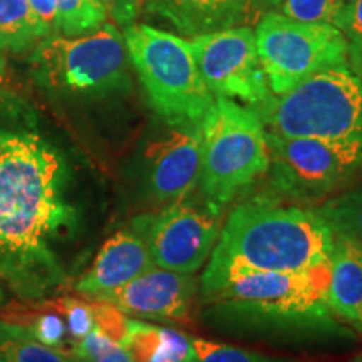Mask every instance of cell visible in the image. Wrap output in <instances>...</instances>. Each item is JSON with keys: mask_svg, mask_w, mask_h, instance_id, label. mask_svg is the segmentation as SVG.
Segmentation results:
<instances>
[{"mask_svg": "<svg viewBox=\"0 0 362 362\" xmlns=\"http://www.w3.org/2000/svg\"><path fill=\"white\" fill-rule=\"evenodd\" d=\"M61 151L33 129L0 128V282L45 298L64 280L57 245L78 225Z\"/></svg>", "mask_w": 362, "mask_h": 362, "instance_id": "obj_1", "label": "cell"}, {"mask_svg": "<svg viewBox=\"0 0 362 362\" xmlns=\"http://www.w3.org/2000/svg\"><path fill=\"white\" fill-rule=\"evenodd\" d=\"M334 232L315 210L269 198L240 203L221 226L202 277L203 297L230 280L297 272L330 260Z\"/></svg>", "mask_w": 362, "mask_h": 362, "instance_id": "obj_2", "label": "cell"}, {"mask_svg": "<svg viewBox=\"0 0 362 362\" xmlns=\"http://www.w3.org/2000/svg\"><path fill=\"white\" fill-rule=\"evenodd\" d=\"M267 133L317 138L362 149V79L349 66L327 67L253 106Z\"/></svg>", "mask_w": 362, "mask_h": 362, "instance_id": "obj_3", "label": "cell"}, {"mask_svg": "<svg viewBox=\"0 0 362 362\" xmlns=\"http://www.w3.org/2000/svg\"><path fill=\"white\" fill-rule=\"evenodd\" d=\"M123 37L156 115L173 128L200 124L215 96L202 78L189 40L136 22L124 27Z\"/></svg>", "mask_w": 362, "mask_h": 362, "instance_id": "obj_4", "label": "cell"}, {"mask_svg": "<svg viewBox=\"0 0 362 362\" xmlns=\"http://www.w3.org/2000/svg\"><path fill=\"white\" fill-rule=\"evenodd\" d=\"M200 133L198 187L206 202L223 208L240 192L269 173L267 131L253 107L216 96L203 116Z\"/></svg>", "mask_w": 362, "mask_h": 362, "instance_id": "obj_5", "label": "cell"}, {"mask_svg": "<svg viewBox=\"0 0 362 362\" xmlns=\"http://www.w3.org/2000/svg\"><path fill=\"white\" fill-rule=\"evenodd\" d=\"M330 260L297 272H267L230 280L210 296L216 309L255 324L327 325Z\"/></svg>", "mask_w": 362, "mask_h": 362, "instance_id": "obj_6", "label": "cell"}, {"mask_svg": "<svg viewBox=\"0 0 362 362\" xmlns=\"http://www.w3.org/2000/svg\"><path fill=\"white\" fill-rule=\"evenodd\" d=\"M34 72L45 88L76 96H106L131 88L123 33L112 22L94 33L56 34L34 47Z\"/></svg>", "mask_w": 362, "mask_h": 362, "instance_id": "obj_7", "label": "cell"}, {"mask_svg": "<svg viewBox=\"0 0 362 362\" xmlns=\"http://www.w3.org/2000/svg\"><path fill=\"white\" fill-rule=\"evenodd\" d=\"M253 33L262 69L275 96L327 67L349 66L347 40L337 27L307 24L269 12Z\"/></svg>", "mask_w": 362, "mask_h": 362, "instance_id": "obj_8", "label": "cell"}, {"mask_svg": "<svg viewBox=\"0 0 362 362\" xmlns=\"http://www.w3.org/2000/svg\"><path fill=\"white\" fill-rule=\"evenodd\" d=\"M272 183L285 197L315 202L362 171V149L317 138L267 133Z\"/></svg>", "mask_w": 362, "mask_h": 362, "instance_id": "obj_9", "label": "cell"}, {"mask_svg": "<svg viewBox=\"0 0 362 362\" xmlns=\"http://www.w3.org/2000/svg\"><path fill=\"white\" fill-rule=\"evenodd\" d=\"M220 216L221 208L205 198L197 203L185 197L134 218L133 232L144 240L156 267L193 275L218 242Z\"/></svg>", "mask_w": 362, "mask_h": 362, "instance_id": "obj_10", "label": "cell"}, {"mask_svg": "<svg viewBox=\"0 0 362 362\" xmlns=\"http://www.w3.org/2000/svg\"><path fill=\"white\" fill-rule=\"evenodd\" d=\"M189 45L206 88L216 98L259 106L272 96L250 27L194 35Z\"/></svg>", "mask_w": 362, "mask_h": 362, "instance_id": "obj_11", "label": "cell"}, {"mask_svg": "<svg viewBox=\"0 0 362 362\" xmlns=\"http://www.w3.org/2000/svg\"><path fill=\"white\" fill-rule=\"evenodd\" d=\"M194 293L197 280L192 274L153 267L129 284L104 293L96 300L110 302L126 315L139 319L188 324Z\"/></svg>", "mask_w": 362, "mask_h": 362, "instance_id": "obj_12", "label": "cell"}, {"mask_svg": "<svg viewBox=\"0 0 362 362\" xmlns=\"http://www.w3.org/2000/svg\"><path fill=\"white\" fill-rule=\"evenodd\" d=\"M202 173L200 124L178 126L148 151V185L153 198L171 203L189 197Z\"/></svg>", "mask_w": 362, "mask_h": 362, "instance_id": "obj_13", "label": "cell"}, {"mask_svg": "<svg viewBox=\"0 0 362 362\" xmlns=\"http://www.w3.org/2000/svg\"><path fill=\"white\" fill-rule=\"evenodd\" d=\"M153 267L156 265L144 240L136 232L123 230L104 242L93 265L74 284V291L84 298L96 300L104 293L129 284Z\"/></svg>", "mask_w": 362, "mask_h": 362, "instance_id": "obj_14", "label": "cell"}, {"mask_svg": "<svg viewBox=\"0 0 362 362\" xmlns=\"http://www.w3.org/2000/svg\"><path fill=\"white\" fill-rule=\"evenodd\" d=\"M250 0H143V8L187 37L237 27Z\"/></svg>", "mask_w": 362, "mask_h": 362, "instance_id": "obj_15", "label": "cell"}, {"mask_svg": "<svg viewBox=\"0 0 362 362\" xmlns=\"http://www.w3.org/2000/svg\"><path fill=\"white\" fill-rule=\"evenodd\" d=\"M330 312L362 332V242L334 235L327 291Z\"/></svg>", "mask_w": 362, "mask_h": 362, "instance_id": "obj_16", "label": "cell"}, {"mask_svg": "<svg viewBox=\"0 0 362 362\" xmlns=\"http://www.w3.org/2000/svg\"><path fill=\"white\" fill-rule=\"evenodd\" d=\"M123 347L133 362H194L192 337L143 320L129 319Z\"/></svg>", "mask_w": 362, "mask_h": 362, "instance_id": "obj_17", "label": "cell"}, {"mask_svg": "<svg viewBox=\"0 0 362 362\" xmlns=\"http://www.w3.org/2000/svg\"><path fill=\"white\" fill-rule=\"evenodd\" d=\"M0 320L19 325L37 339L39 342L56 349H66V342H71L67 336V325L57 298H19L7 305H0Z\"/></svg>", "mask_w": 362, "mask_h": 362, "instance_id": "obj_18", "label": "cell"}, {"mask_svg": "<svg viewBox=\"0 0 362 362\" xmlns=\"http://www.w3.org/2000/svg\"><path fill=\"white\" fill-rule=\"evenodd\" d=\"M0 362H81L69 351L39 342L25 329L0 320Z\"/></svg>", "mask_w": 362, "mask_h": 362, "instance_id": "obj_19", "label": "cell"}, {"mask_svg": "<svg viewBox=\"0 0 362 362\" xmlns=\"http://www.w3.org/2000/svg\"><path fill=\"white\" fill-rule=\"evenodd\" d=\"M42 40L27 0H0V51L25 52Z\"/></svg>", "mask_w": 362, "mask_h": 362, "instance_id": "obj_20", "label": "cell"}, {"mask_svg": "<svg viewBox=\"0 0 362 362\" xmlns=\"http://www.w3.org/2000/svg\"><path fill=\"white\" fill-rule=\"evenodd\" d=\"M315 211L334 235H346L362 242V185L330 198Z\"/></svg>", "mask_w": 362, "mask_h": 362, "instance_id": "obj_21", "label": "cell"}, {"mask_svg": "<svg viewBox=\"0 0 362 362\" xmlns=\"http://www.w3.org/2000/svg\"><path fill=\"white\" fill-rule=\"evenodd\" d=\"M274 11L288 19L341 27L352 0H270Z\"/></svg>", "mask_w": 362, "mask_h": 362, "instance_id": "obj_22", "label": "cell"}, {"mask_svg": "<svg viewBox=\"0 0 362 362\" xmlns=\"http://www.w3.org/2000/svg\"><path fill=\"white\" fill-rule=\"evenodd\" d=\"M59 34L78 37L94 33L107 22L96 0H56Z\"/></svg>", "mask_w": 362, "mask_h": 362, "instance_id": "obj_23", "label": "cell"}, {"mask_svg": "<svg viewBox=\"0 0 362 362\" xmlns=\"http://www.w3.org/2000/svg\"><path fill=\"white\" fill-rule=\"evenodd\" d=\"M194 362H279L259 352H252L228 344L206 341V339H192Z\"/></svg>", "mask_w": 362, "mask_h": 362, "instance_id": "obj_24", "label": "cell"}, {"mask_svg": "<svg viewBox=\"0 0 362 362\" xmlns=\"http://www.w3.org/2000/svg\"><path fill=\"white\" fill-rule=\"evenodd\" d=\"M57 304L66 320L67 332H69L72 342L81 341L94 329L93 307L88 298L57 297Z\"/></svg>", "mask_w": 362, "mask_h": 362, "instance_id": "obj_25", "label": "cell"}, {"mask_svg": "<svg viewBox=\"0 0 362 362\" xmlns=\"http://www.w3.org/2000/svg\"><path fill=\"white\" fill-rule=\"evenodd\" d=\"M89 300V298H88ZM93 307L94 329L99 330L103 336L111 339L112 342L123 346L126 334H128L129 319L123 310L106 300H89Z\"/></svg>", "mask_w": 362, "mask_h": 362, "instance_id": "obj_26", "label": "cell"}, {"mask_svg": "<svg viewBox=\"0 0 362 362\" xmlns=\"http://www.w3.org/2000/svg\"><path fill=\"white\" fill-rule=\"evenodd\" d=\"M339 29L347 40V64L362 79V0H352Z\"/></svg>", "mask_w": 362, "mask_h": 362, "instance_id": "obj_27", "label": "cell"}, {"mask_svg": "<svg viewBox=\"0 0 362 362\" xmlns=\"http://www.w3.org/2000/svg\"><path fill=\"white\" fill-rule=\"evenodd\" d=\"M106 13L107 21L116 27L134 24L143 11V0H96Z\"/></svg>", "mask_w": 362, "mask_h": 362, "instance_id": "obj_28", "label": "cell"}, {"mask_svg": "<svg viewBox=\"0 0 362 362\" xmlns=\"http://www.w3.org/2000/svg\"><path fill=\"white\" fill-rule=\"evenodd\" d=\"M27 2H29L35 21H37L40 37L45 39L59 34L56 0H27Z\"/></svg>", "mask_w": 362, "mask_h": 362, "instance_id": "obj_29", "label": "cell"}, {"mask_svg": "<svg viewBox=\"0 0 362 362\" xmlns=\"http://www.w3.org/2000/svg\"><path fill=\"white\" fill-rule=\"evenodd\" d=\"M98 362H133L131 357L123 346H117L115 349L107 352L106 356H103Z\"/></svg>", "mask_w": 362, "mask_h": 362, "instance_id": "obj_30", "label": "cell"}, {"mask_svg": "<svg viewBox=\"0 0 362 362\" xmlns=\"http://www.w3.org/2000/svg\"><path fill=\"white\" fill-rule=\"evenodd\" d=\"M4 67H6V57H4V52L0 51V74H2Z\"/></svg>", "mask_w": 362, "mask_h": 362, "instance_id": "obj_31", "label": "cell"}, {"mask_svg": "<svg viewBox=\"0 0 362 362\" xmlns=\"http://www.w3.org/2000/svg\"><path fill=\"white\" fill-rule=\"evenodd\" d=\"M4 298H6V293H4V288H2V285H0V305L4 304Z\"/></svg>", "mask_w": 362, "mask_h": 362, "instance_id": "obj_32", "label": "cell"}, {"mask_svg": "<svg viewBox=\"0 0 362 362\" xmlns=\"http://www.w3.org/2000/svg\"><path fill=\"white\" fill-rule=\"evenodd\" d=\"M354 362H362V356H361V357H359V359H356V361H354Z\"/></svg>", "mask_w": 362, "mask_h": 362, "instance_id": "obj_33", "label": "cell"}, {"mask_svg": "<svg viewBox=\"0 0 362 362\" xmlns=\"http://www.w3.org/2000/svg\"><path fill=\"white\" fill-rule=\"evenodd\" d=\"M81 361V359H79ZM81 362H88V361H81Z\"/></svg>", "mask_w": 362, "mask_h": 362, "instance_id": "obj_34", "label": "cell"}]
</instances>
